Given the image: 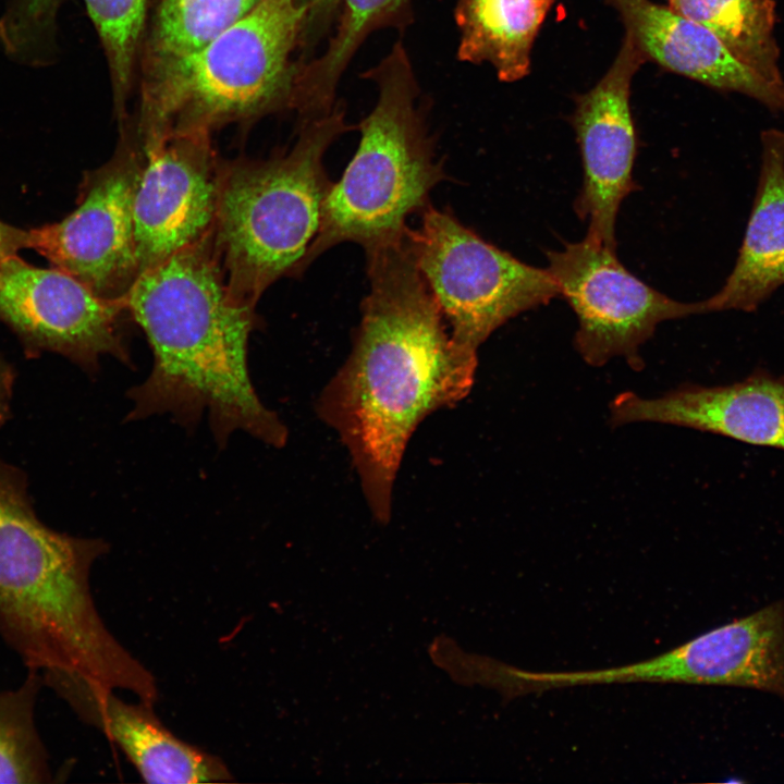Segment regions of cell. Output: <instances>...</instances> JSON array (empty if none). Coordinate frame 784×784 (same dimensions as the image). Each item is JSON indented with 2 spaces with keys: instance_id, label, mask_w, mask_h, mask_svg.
Here are the masks:
<instances>
[{
  "instance_id": "obj_5",
  "label": "cell",
  "mask_w": 784,
  "mask_h": 784,
  "mask_svg": "<svg viewBox=\"0 0 784 784\" xmlns=\"http://www.w3.org/2000/svg\"><path fill=\"white\" fill-rule=\"evenodd\" d=\"M364 76L377 87L378 98L360 121L354 157L329 189L311 262L344 242L366 250L401 238L406 219L422 211L430 192L445 180L403 44L395 42Z\"/></svg>"
},
{
  "instance_id": "obj_13",
  "label": "cell",
  "mask_w": 784,
  "mask_h": 784,
  "mask_svg": "<svg viewBox=\"0 0 784 784\" xmlns=\"http://www.w3.org/2000/svg\"><path fill=\"white\" fill-rule=\"evenodd\" d=\"M87 724L100 731L125 755L146 783L195 784L231 782L232 772L218 756L169 730L154 706L127 702L114 690L74 677L45 682Z\"/></svg>"
},
{
  "instance_id": "obj_10",
  "label": "cell",
  "mask_w": 784,
  "mask_h": 784,
  "mask_svg": "<svg viewBox=\"0 0 784 784\" xmlns=\"http://www.w3.org/2000/svg\"><path fill=\"white\" fill-rule=\"evenodd\" d=\"M143 144L133 208L138 277L213 231L223 166L208 133Z\"/></svg>"
},
{
  "instance_id": "obj_4",
  "label": "cell",
  "mask_w": 784,
  "mask_h": 784,
  "mask_svg": "<svg viewBox=\"0 0 784 784\" xmlns=\"http://www.w3.org/2000/svg\"><path fill=\"white\" fill-rule=\"evenodd\" d=\"M305 13L296 0H261L186 56L142 68L137 132L144 143L208 133L291 109Z\"/></svg>"
},
{
  "instance_id": "obj_8",
  "label": "cell",
  "mask_w": 784,
  "mask_h": 784,
  "mask_svg": "<svg viewBox=\"0 0 784 784\" xmlns=\"http://www.w3.org/2000/svg\"><path fill=\"white\" fill-rule=\"evenodd\" d=\"M126 314L125 296L102 297L56 267L33 266L17 253L0 261V321L17 336L27 357L56 353L91 377L105 355L133 367Z\"/></svg>"
},
{
  "instance_id": "obj_12",
  "label": "cell",
  "mask_w": 784,
  "mask_h": 784,
  "mask_svg": "<svg viewBox=\"0 0 784 784\" xmlns=\"http://www.w3.org/2000/svg\"><path fill=\"white\" fill-rule=\"evenodd\" d=\"M660 422L784 450V377L757 371L718 387L685 384L661 396L618 394L610 424Z\"/></svg>"
},
{
  "instance_id": "obj_20",
  "label": "cell",
  "mask_w": 784,
  "mask_h": 784,
  "mask_svg": "<svg viewBox=\"0 0 784 784\" xmlns=\"http://www.w3.org/2000/svg\"><path fill=\"white\" fill-rule=\"evenodd\" d=\"M261 0H158L143 42L142 68L201 48L248 15Z\"/></svg>"
},
{
  "instance_id": "obj_9",
  "label": "cell",
  "mask_w": 784,
  "mask_h": 784,
  "mask_svg": "<svg viewBox=\"0 0 784 784\" xmlns=\"http://www.w3.org/2000/svg\"><path fill=\"white\" fill-rule=\"evenodd\" d=\"M548 271L578 319L575 348L595 367L624 357L642 367L639 347L665 320L697 314L696 303L667 297L632 274L615 250L587 237L547 253Z\"/></svg>"
},
{
  "instance_id": "obj_1",
  "label": "cell",
  "mask_w": 784,
  "mask_h": 784,
  "mask_svg": "<svg viewBox=\"0 0 784 784\" xmlns=\"http://www.w3.org/2000/svg\"><path fill=\"white\" fill-rule=\"evenodd\" d=\"M365 253L369 292L353 347L315 407L346 448L373 518L388 524L409 439L430 414L469 394L478 357L452 336L407 231Z\"/></svg>"
},
{
  "instance_id": "obj_14",
  "label": "cell",
  "mask_w": 784,
  "mask_h": 784,
  "mask_svg": "<svg viewBox=\"0 0 784 784\" xmlns=\"http://www.w3.org/2000/svg\"><path fill=\"white\" fill-rule=\"evenodd\" d=\"M653 673L660 683L735 686L784 698V601L654 657Z\"/></svg>"
},
{
  "instance_id": "obj_24",
  "label": "cell",
  "mask_w": 784,
  "mask_h": 784,
  "mask_svg": "<svg viewBox=\"0 0 784 784\" xmlns=\"http://www.w3.org/2000/svg\"><path fill=\"white\" fill-rule=\"evenodd\" d=\"M305 13L301 46L314 48L339 13L340 0H296Z\"/></svg>"
},
{
  "instance_id": "obj_16",
  "label": "cell",
  "mask_w": 784,
  "mask_h": 784,
  "mask_svg": "<svg viewBox=\"0 0 784 784\" xmlns=\"http://www.w3.org/2000/svg\"><path fill=\"white\" fill-rule=\"evenodd\" d=\"M756 198L739 254L722 289L698 302V314L754 311L784 284V132L762 133Z\"/></svg>"
},
{
  "instance_id": "obj_3",
  "label": "cell",
  "mask_w": 784,
  "mask_h": 784,
  "mask_svg": "<svg viewBox=\"0 0 784 784\" xmlns=\"http://www.w3.org/2000/svg\"><path fill=\"white\" fill-rule=\"evenodd\" d=\"M351 128L336 105L303 121L287 151L223 160L213 236L229 289L241 302L255 307L271 284L311 264L332 185L323 158Z\"/></svg>"
},
{
  "instance_id": "obj_26",
  "label": "cell",
  "mask_w": 784,
  "mask_h": 784,
  "mask_svg": "<svg viewBox=\"0 0 784 784\" xmlns=\"http://www.w3.org/2000/svg\"><path fill=\"white\" fill-rule=\"evenodd\" d=\"M27 230L0 221V261L26 248Z\"/></svg>"
},
{
  "instance_id": "obj_22",
  "label": "cell",
  "mask_w": 784,
  "mask_h": 784,
  "mask_svg": "<svg viewBox=\"0 0 784 784\" xmlns=\"http://www.w3.org/2000/svg\"><path fill=\"white\" fill-rule=\"evenodd\" d=\"M109 66L119 121L127 118L136 64L147 30L149 0H84Z\"/></svg>"
},
{
  "instance_id": "obj_19",
  "label": "cell",
  "mask_w": 784,
  "mask_h": 784,
  "mask_svg": "<svg viewBox=\"0 0 784 784\" xmlns=\"http://www.w3.org/2000/svg\"><path fill=\"white\" fill-rule=\"evenodd\" d=\"M678 14L715 34L745 64L783 84L773 0H667Z\"/></svg>"
},
{
  "instance_id": "obj_7",
  "label": "cell",
  "mask_w": 784,
  "mask_h": 784,
  "mask_svg": "<svg viewBox=\"0 0 784 784\" xmlns=\"http://www.w3.org/2000/svg\"><path fill=\"white\" fill-rule=\"evenodd\" d=\"M119 124L113 156L84 175L76 208L28 229L26 241V248L107 298L124 297L138 278L133 208L146 151L135 122Z\"/></svg>"
},
{
  "instance_id": "obj_18",
  "label": "cell",
  "mask_w": 784,
  "mask_h": 784,
  "mask_svg": "<svg viewBox=\"0 0 784 784\" xmlns=\"http://www.w3.org/2000/svg\"><path fill=\"white\" fill-rule=\"evenodd\" d=\"M411 0H340V17L323 53L298 62L291 109L302 120L329 113L335 90L352 58L375 30L403 26L409 20Z\"/></svg>"
},
{
  "instance_id": "obj_15",
  "label": "cell",
  "mask_w": 784,
  "mask_h": 784,
  "mask_svg": "<svg viewBox=\"0 0 784 784\" xmlns=\"http://www.w3.org/2000/svg\"><path fill=\"white\" fill-rule=\"evenodd\" d=\"M647 59L675 73L733 90L784 112V83H775L740 61L705 26L650 0H607Z\"/></svg>"
},
{
  "instance_id": "obj_23",
  "label": "cell",
  "mask_w": 784,
  "mask_h": 784,
  "mask_svg": "<svg viewBox=\"0 0 784 784\" xmlns=\"http://www.w3.org/2000/svg\"><path fill=\"white\" fill-rule=\"evenodd\" d=\"M62 0H9L0 16V45L17 61L44 64L53 46Z\"/></svg>"
},
{
  "instance_id": "obj_25",
  "label": "cell",
  "mask_w": 784,
  "mask_h": 784,
  "mask_svg": "<svg viewBox=\"0 0 784 784\" xmlns=\"http://www.w3.org/2000/svg\"><path fill=\"white\" fill-rule=\"evenodd\" d=\"M15 371L12 365L0 355V428L11 416V403Z\"/></svg>"
},
{
  "instance_id": "obj_21",
  "label": "cell",
  "mask_w": 784,
  "mask_h": 784,
  "mask_svg": "<svg viewBox=\"0 0 784 784\" xmlns=\"http://www.w3.org/2000/svg\"><path fill=\"white\" fill-rule=\"evenodd\" d=\"M42 685L41 674L28 670L20 687L0 691V784L52 781L48 754L35 722Z\"/></svg>"
},
{
  "instance_id": "obj_17",
  "label": "cell",
  "mask_w": 784,
  "mask_h": 784,
  "mask_svg": "<svg viewBox=\"0 0 784 784\" xmlns=\"http://www.w3.org/2000/svg\"><path fill=\"white\" fill-rule=\"evenodd\" d=\"M554 0H458L457 57L490 63L499 79L511 83L530 69L535 38Z\"/></svg>"
},
{
  "instance_id": "obj_2",
  "label": "cell",
  "mask_w": 784,
  "mask_h": 784,
  "mask_svg": "<svg viewBox=\"0 0 784 784\" xmlns=\"http://www.w3.org/2000/svg\"><path fill=\"white\" fill-rule=\"evenodd\" d=\"M125 298L154 355L148 377L127 393L125 420L168 414L192 431L206 414L219 448L235 431L286 444V426L260 401L248 371L255 307L232 295L213 231L143 272Z\"/></svg>"
},
{
  "instance_id": "obj_11",
  "label": "cell",
  "mask_w": 784,
  "mask_h": 784,
  "mask_svg": "<svg viewBox=\"0 0 784 784\" xmlns=\"http://www.w3.org/2000/svg\"><path fill=\"white\" fill-rule=\"evenodd\" d=\"M646 59L626 33L609 71L578 98L573 118L584 171L575 210L588 222L586 237L614 250L620 206L636 188L633 168L637 139L629 90L633 76Z\"/></svg>"
},
{
  "instance_id": "obj_6",
  "label": "cell",
  "mask_w": 784,
  "mask_h": 784,
  "mask_svg": "<svg viewBox=\"0 0 784 784\" xmlns=\"http://www.w3.org/2000/svg\"><path fill=\"white\" fill-rule=\"evenodd\" d=\"M407 235L452 336L467 347L477 351L513 317L560 296L548 269L518 260L431 205Z\"/></svg>"
}]
</instances>
